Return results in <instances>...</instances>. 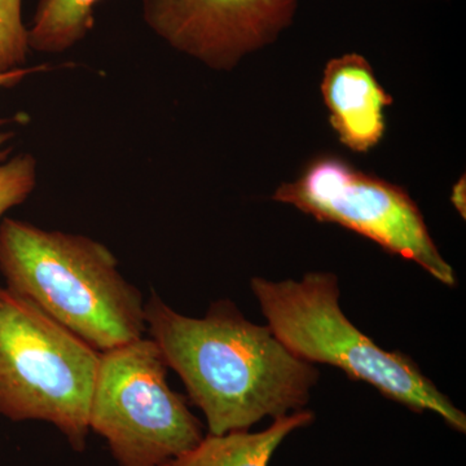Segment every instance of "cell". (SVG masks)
Listing matches in <instances>:
<instances>
[{
	"label": "cell",
	"instance_id": "3957f363",
	"mask_svg": "<svg viewBox=\"0 0 466 466\" xmlns=\"http://www.w3.org/2000/svg\"><path fill=\"white\" fill-rule=\"evenodd\" d=\"M251 289L279 341L309 363L339 368L410 410L437 413L460 433L466 416L408 355L386 351L359 330L339 308V279L309 272L296 280L251 279Z\"/></svg>",
	"mask_w": 466,
	"mask_h": 466
},
{
	"label": "cell",
	"instance_id": "8fae6325",
	"mask_svg": "<svg viewBox=\"0 0 466 466\" xmlns=\"http://www.w3.org/2000/svg\"><path fill=\"white\" fill-rule=\"evenodd\" d=\"M11 134H0V218L12 208L23 204L36 186V161L29 153H21L5 162L11 147Z\"/></svg>",
	"mask_w": 466,
	"mask_h": 466
},
{
	"label": "cell",
	"instance_id": "30bf717a",
	"mask_svg": "<svg viewBox=\"0 0 466 466\" xmlns=\"http://www.w3.org/2000/svg\"><path fill=\"white\" fill-rule=\"evenodd\" d=\"M100 0H39L29 33L30 50L63 54L84 41L94 27Z\"/></svg>",
	"mask_w": 466,
	"mask_h": 466
},
{
	"label": "cell",
	"instance_id": "277c9868",
	"mask_svg": "<svg viewBox=\"0 0 466 466\" xmlns=\"http://www.w3.org/2000/svg\"><path fill=\"white\" fill-rule=\"evenodd\" d=\"M101 354L24 297L0 287V415L56 426L85 450Z\"/></svg>",
	"mask_w": 466,
	"mask_h": 466
},
{
	"label": "cell",
	"instance_id": "5b68a950",
	"mask_svg": "<svg viewBox=\"0 0 466 466\" xmlns=\"http://www.w3.org/2000/svg\"><path fill=\"white\" fill-rule=\"evenodd\" d=\"M167 364L152 339L101 354L88 426L119 466H165L198 446L202 425L186 398L171 390Z\"/></svg>",
	"mask_w": 466,
	"mask_h": 466
},
{
	"label": "cell",
	"instance_id": "6da1fadb",
	"mask_svg": "<svg viewBox=\"0 0 466 466\" xmlns=\"http://www.w3.org/2000/svg\"><path fill=\"white\" fill-rule=\"evenodd\" d=\"M144 318L167 367L207 417L208 434L249 431L309 403L319 379L314 364L291 354L268 325L251 323L231 300H218L196 319L153 293Z\"/></svg>",
	"mask_w": 466,
	"mask_h": 466
},
{
	"label": "cell",
	"instance_id": "ba28073f",
	"mask_svg": "<svg viewBox=\"0 0 466 466\" xmlns=\"http://www.w3.org/2000/svg\"><path fill=\"white\" fill-rule=\"evenodd\" d=\"M321 96L339 143L355 153L376 148L386 131L385 109L392 97L361 55L345 54L325 64Z\"/></svg>",
	"mask_w": 466,
	"mask_h": 466
},
{
	"label": "cell",
	"instance_id": "5bb4252c",
	"mask_svg": "<svg viewBox=\"0 0 466 466\" xmlns=\"http://www.w3.org/2000/svg\"><path fill=\"white\" fill-rule=\"evenodd\" d=\"M34 69H18L14 70H3L0 67V88L9 87V86L17 84L18 81L24 78L29 73H32Z\"/></svg>",
	"mask_w": 466,
	"mask_h": 466
},
{
	"label": "cell",
	"instance_id": "52a82bcc",
	"mask_svg": "<svg viewBox=\"0 0 466 466\" xmlns=\"http://www.w3.org/2000/svg\"><path fill=\"white\" fill-rule=\"evenodd\" d=\"M299 0H143L144 23L175 51L229 72L278 41Z\"/></svg>",
	"mask_w": 466,
	"mask_h": 466
},
{
	"label": "cell",
	"instance_id": "9c48e42d",
	"mask_svg": "<svg viewBox=\"0 0 466 466\" xmlns=\"http://www.w3.org/2000/svg\"><path fill=\"white\" fill-rule=\"evenodd\" d=\"M311 410H296L276 417L262 431H231L222 435L208 434L198 446L177 456L165 466H268L285 438L294 431L314 422Z\"/></svg>",
	"mask_w": 466,
	"mask_h": 466
},
{
	"label": "cell",
	"instance_id": "7c38bea8",
	"mask_svg": "<svg viewBox=\"0 0 466 466\" xmlns=\"http://www.w3.org/2000/svg\"><path fill=\"white\" fill-rule=\"evenodd\" d=\"M23 0H0V67L18 69L29 52V33L21 16Z\"/></svg>",
	"mask_w": 466,
	"mask_h": 466
},
{
	"label": "cell",
	"instance_id": "7a4b0ae2",
	"mask_svg": "<svg viewBox=\"0 0 466 466\" xmlns=\"http://www.w3.org/2000/svg\"><path fill=\"white\" fill-rule=\"evenodd\" d=\"M0 272L7 289L103 352L147 329L142 293L121 275L112 251L87 236L5 218Z\"/></svg>",
	"mask_w": 466,
	"mask_h": 466
},
{
	"label": "cell",
	"instance_id": "8992f818",
	"mask_svg": "<svg viewBox=\"0 0 466 466\" xmlns=\"http://www.w3.org/2000/svg\"><path fill=\"white\" fill-rule=\"evenodd\" d=\"M272 198L318 222L364 236L388 253L412 260L447 287L456 285L455 271L441 257L410 193L339 156H315L299 177L281 184Z\"/></svg>",
	"mask_w": 466,
	"mask_h": 466
},
{
	"label": "cell",
	"instance_id": "4fadbf2b",
	"mask_svg": "<svg viewBox=\"0 0 466 466\" xmlns=\"http://www.w3.org/2000/svg\"><path fill=\"white\" fill-rule=\"evenodd\" d=\"M466 177L462 175L461 177L453 184L452 189H451V202L453 207L459 211L460 216L462 218L466 217Z\"/></svg>",
	"mask_w": 466,
	"mask_h": 466
}]
</instances>
